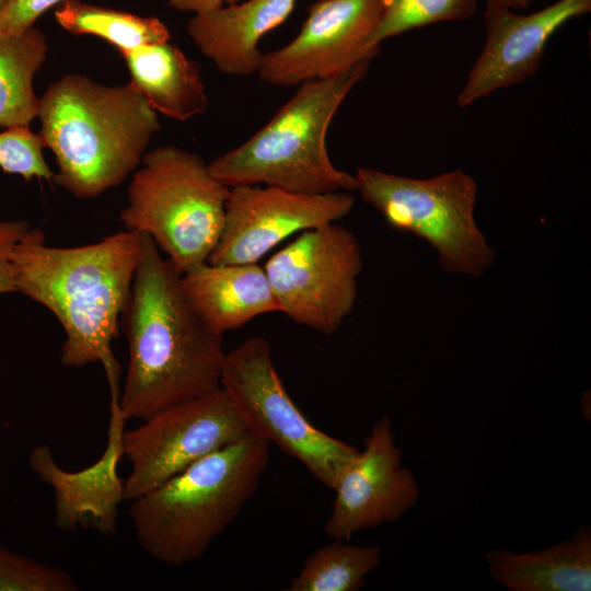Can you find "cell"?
Wrapping results in <instances>:
<instances>
[{
	"label": "cell",
	"instance_id": "1",
	"mask_svg": "<svg viewBox=\"0 0 591 591\" xmlns=\"http://www.w3.org/2000/svg\"><path fill=\"white\" fill-rule=\"evenodd\" d=\"M126 314L129 361L119 394L126 420L154 414L221 387L225 351L187 299L181 274L142 234Z\"/></svg>",
	"mask_w": 591,
	"mask_h": 591
},
{
	"label": "cell",
	"instance_id": "2",
	"mask_svg": "<svg viewBox=\"0 0 591 591\" xmlns=\"http://www.w3.org/2000/svg\"><path fill=\"white\" fill-rule=\"evenodd\" d=\"M141 241V233L124 230L95 243L55 247L39 228H30L12 252L16 292L49 310L63 329L61 363L100 362L109 391H119L112 345L129 302Z\"/></svg>",
	"mask_w": 591,
	"mask_h": 591
},
{
	"label": "cell",
	"instance_id": "3",
	"mask_svg": "<svg viewBox=\"0 0 591 591\" xmlns=\"http://www.w3.org/2000/svg\"><path fill=\"white\" fill-rule=\"evenodd\" d=\"M39 136L56 160L53 182L78 199L121 184L160 129L157 112L129 82L65 74L39 97Z\"/></svg>",
	"mask_w": 591,
	"mask_h": 591
},
{
	"label": "cell",
	"instance_id": "4",
	"mask_svg": "<svg viewBox=\"0 0 591 591\" xmlns=\"http://www.w3.org/2000/svg\"><path fill=\"white\" fill-rule=\"evenodd\" d=\"M269 459V442L248 432L134 499L138 543L165 565L199 559L256 493Z\"/></svg>",
	"mask_w": 591,
	"mask_h": 591
},
{
	"label": "cell",
	"instance_id": "5",
	"mask_svg": "<svg viewBox=\"0 0 591 591\" xmlns=\"http://www.w3.org/2000/svg\"><path fill=\"white\" fill-rule=\"evenodd\" d=\"M369 60L327 78L302 82L271 119L208 166L228 187L266 185L302 194L357 190L356 176L332 163L326 134L349 92L368 74Z\"/></svg>",
	"mask_w": 591,
	"mask_h": 591
},
{
	"label": "cell",
	"instance_id": "6",
	"mask_svg": "<svg viewBox=\"0 0 591 591\" xmlns=\"http://www.w3.org/2000/svg\"><path fill=\"white\" fill-rule=\"evenodd\" d=\"M140 164L119 215L125 230L149 235L181 275L208 262L230 187L198 154L174 146L146 152Z\"/></svg>",
	"mask_w": 591,
	"mask_h": 591
},
{
	"label": "cell",
	"instance_id": "7",
	"mask_svg": "<svg viewBox=\"0 0 591 591\" xmlns=\"http://www.w3.org/2000/svg\"><path fill=\"white\" fill-rule=\"evenodd\" d=\"M357 190L394 229L426 240L449 273L479 277L495 258L474 219L477 187L461 169L413 178L359 169Z\"/></svg>",
	"mask_w": 591,
	"mask_h": 591
},
{
	"label": "cell",
	"instance_id": "8",
	"mask_svg": "<svg viewBox=\"0 0 591 591\" xmlns=\"http://www.w3.org/2000/svg\"><path fill=\"white\" fill-rule=\"evenodd\" d=\"M221 386L251 432L278 445L329 489L360 452L309 421L285 389L263 337H251L225 354Z\"/></svg>",
	"mask_w": 591,
	"mask_h": 591
},
{
	"label": "cell",
	"instance_id": "9",
	"mask_svg": "<svg viewBox=\"0 0 591 591\" xmlns=\"http://www.w3.org/2000/svg\"><path fill=\"white\" fill-rule=\"evenodd\" d=\"M361 268L357 237L337 222L300 232L264 267L279 312L327 336L352 312Z\"/></svg>",
	"mask_w": 591,
	"mask_h": 591
},
{
	"label": "cell",
	"instance_id": "10",
	"mask_svg": "<svg viewBox=\"0 0 591 591\" xmlns=\"http://www.w3.org/2000/svg\"><path fill=\"white\" fill-rule=\"evenodd\" d=\"M248 432L244 415L222 386L154 414L124 431L123 455L131 465L124 480L125 500L153 490Z\"/></svg>",
	"mask_w": 591,
	"mask_h": 591
},
{
	"label": "cell",
	"instance_id": "11",
	"mask_svg": "<svg viewBox=\"0 0 591 591\" xmlns=\"http://www.w3.org/2000/svg\"><path fill=\"white\" fill-rule=\"evenodd\" d=\"M385 0H317L299 34L281 48L263 54L257 74L277 86L327 78L356 63L371 61L381 50L372 46Z\"/></svg>",
	"mask_w": 591,
	"mask_h": 591
},
{
	"label": "cell",
	"instance_id": "12",
	"mask_svg": "<svg viewBox=\"0 0 591 591\" xmlns=\"http://www.w3.org/2000/svg\"><path fill=\"white\" fill-rule=\"evenodd\" d=\"M349 192L302 194L266 185L230 187L224 222L208 263L255 264L288 236L346 217Z\"/></svg>",
	"mask_w": 591,
	"mask_h": 591
},
{
	"label": "cell",
	"instance_id": "13",
	"mask_svg": "<svg viewBox=\"0 0 591 591\" xmlns=\"http://www.w3.org/2000/svg\"><path fill=\"white\" fill-rule=\"evenodd\" d=\"M324 525L326 535L349 541L359 531L401 519L414 508L420 488L413 472L402 464L392 421L383 416L364 440V449L343 471Z\"/></svg>",
	"mask_w": 591,
	"mask_h": 591
},
{
	"label": "cell",
	"instance_id": "14",
	"mask_svg": "<svg viewBox=\"0 0 591 591\" xmlns=\"http://www.w3.org/2000/svg\"><path fill=\"white\" fill-rule=\"evenodd\" d=\"M591 11V0H558L530 14L487 0L486 40L456 104L467 106L499 89L519 84L541 67L549 38L570 20Z\"/></svg>",
	"mask_w": 591,
	"mask_h": 591
},
{
	"label": "cell",
	"instance_id": "15",
	"mask_svg": "<svg viewBox=\"0 0 591 591\" xmlns=\"http://www.w3.org/2000/svg\"><path fill=\"white\" fill-rule=\"evenodd\" d=\"M107 443L100 459L88 467L69 472L55 461L47 444L36 445L28 455L31 470L53 488L54 522L63 531L93 529L113 534L124 498V480L118 476L126 424L119 393H111Z\"/></svg>",
	"mask_w": 591,
	"mask_h": 591
},
{
	"label": "cell",
	"instance_id": "16",
	"mask_svg": "<svg viewBox=\"0 0 591 591\" xmlns=\"http://www.w3.org/2000/svg\"><path fill=\"white\" fill-rule=\"evenodd\" d=\"M297 0H247L195 13L186 31L196 47L227 74L257 73L260 38L282 24Z\"/></svg>",
	"mask_w": 591,
	"mask_h": 591
},
{
	"label": "cell",
	"instance_id": "17",
	"mask_svg": "<svg viewBox=\"0 0 591 591\" xmlns=\"http://www.w3.org/2000/svg\"><path fill=\"white\" fill-rule=\"evenodd\" d=\"M184 292L200 317L223 335L251 320L279 312L264 267L204 263L181 275Z\"/></svg>",
	"mask_w": 591,
	"mask_h": 591
},
{
	"label": "cell",
	"instance_id": "18",
	"mask_svg": "<svg viewBox=\"0 0 591 591\" xmlns=\"http://www.w3.org/2000/svg\"><path fill=\"white\" fill-rule=\"evenodd\" d=\"M130 83L157 112L178 121L202 114L209 104L200 66L170 40L120 53Z\"/></svg>",
	"mask_w": 591,
	"mask_h": 591
},
{
	"label": "cell",
	"instance_id": "19",
	"mask_svg": "<svg viewBox=\"0 0 591 591\" xmlns=\"http://www.w3.org/2000/svg\"><path fill=\"white\" fill-rule=\"evenodd\" d=\"M485 561L490 577L510 591H590L591 532L583 526L540 551H490Z\"/></svg>",
	"mask_w": 591,
	"mask_h": 591
},
{
	"label": "cell",
	"instance_id": "20",
	"mask_svg": "<svg viewBox=\"0 0 591 591\" xmlns=\"http://www.w3.org/2000/svg\"><path fill=\"white\" fill-rule=\"evenodd\" d=\"M47 53L46 36L35 26L0 37V127L30 126L38 116L33 80Z\"/></svg>",
	"mask_w": 591,
	"mask_h": 591
},
{
	"label": "cell",
	"instance_id": "21",
	"mask_svg": "<svg viewBox=\"0 0 591 591\" xmlns=\"http://www.w3.org/2000/svg\"><path fill=\"white\" fill-rule=\"evenodd\" d=\"M54 15L65 31L97 36L114 46L119 54L171 38L169 28L155 16H140L81 0L61 2Z\"/></svg>",
	"mask_w": 591,
	"mask_h": 591
},
{
	"label": "cell",
	"instance_id": "22",
	"mask_svg": "<svg viewBox=\"0 0 591 591\" xmlns=\"http://www.w3.org/2000/svg\"><path fill=\"white\" fill-rule=\"evenodd\" d=\"M332 540L305 559L288 591H357L363 587L381 561V549Z\"/></svg>",
	"mask_w": 591,
	"mask_h": 591
},
{
	"label": "cell",
	"instance_id": "23",
	"mask_svg": "<svg viewBox=\"0 0 591 591\" xmlns=\"http://www.w3.org/2000/svg\"><path fill=\"white\" fill-rule=\"evenodd\" d=\"M476 9L477 0H385L371 45L380 46L383 40L414 28L466 20Z\"/></svg>",
	"mask_w": 591,
	"mask_h": 591
},
{
	"label": "cell",
	"instance_id": "24",
	"mask_svg": "<svg viewBox=\"0 0 591 591\" xmlns=\"http://www.w3.org/2000/svg\"><path fill=\"white\" fill-rule=\"evenodd\" d=\"M65 570L0 545V591H77Z\"/></svg>",
	"mask_w": 591,
	"mask_h": 591
},
{
	"label": "cell",
	"instance_id": "25",
	"mask_svg": "<svg viewBox=\"0 0 591 591\" xmlns=\"http://www.w3.org/2000/svg\"><path fill=\"white\" fill-rule=\"evenodd\" d=\"M44 148L39 134L33 132L28 126L7 128L0 132V169L25 181L42 178L53 182L55 173L44 158Z\"/></svg>",
	"mask_w": 591,
	"mask_h": 591
},
{
	"label": "cell",
	"instance_id": "26",
	"mask_svg": "<svg viewBox=\"0 0 591 591\" xmlns=\"http://www.w3.org/2000/svg\"><path fill=\"white\" fill-rule=\"evenodd\" d=\"M66 0H8L0 12V37L23 32L47 10Z\"/></svg>",
	"mask_w": 591,
	"mask_h": 591
},
{
	"label": "cell",
	"instance_id": "27",
	"mask_svg": "<svg viewBox=\"0 0 591 591\" xmlns=\"http://www.w3.org/2000/svg\"><path fill=\"white\" fill-rule=\"evenodd\" d=\"M30 228L24 220L0 221V294L16 292L12 252Z\"/></svg>",
	"mask_w": 591,
	"mask_h": 591
},
{
	"label": "cell",
	"instance_id": "28",
	"mask_svg": "<svg viewBox=\"0 0 591 591\" xmlns=\"http://www.w3.org/2000/svg\"><path fill=\"white\" fill-rule=\"evenodd\" d=\"M236 1L239 0H167V3L178 11L199 13L235 3Z\"/></svg>",
	"mask_w": 591,
	"mask_h": 591
},
{
	"label": "cell",
	"instance_id": "29",
	"mask_svg": "<svg viewBox=\"0 0 591 591\" xmlns=\"http://www.w3.org/2000/svg\"><path fill=\"white\" fill-rule=\"evenodd\" d=\"M512 10H521L529 8L534 0H498Z\"/></svg>",
	"mask_w": 591,
	"mask_h": 591
},
{
	"label": "cell",
	"instance_id": "30",
	"mask_svg": "<svg viewBox=\"0 0 591 591\" xmlns=\"http://www.w3.org/2000/svg\"><path fill=\"white\" fill-rule=\"evenodd\" d=\"M8 0H0V12L2 11V9L4 8V5L7 4Z\"/></svg>",
	"mask_w": 591,
	"mask_h": 591
}]
</instances>
